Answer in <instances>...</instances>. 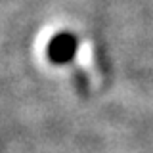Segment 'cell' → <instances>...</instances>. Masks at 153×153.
<instances>
[{
    "mask_svg": "<svg viewBox=\"0 0 153 153\" xmlns=\"http://www.w3.org/2000/svg\"><path fill=\"white\" fill-rule=\"evenodd\" d=\"M79 52V38L71 31H61L50 38L46 46V57L54 65H69Z\"/></svg>",
    "mask_w": 153,
    "mask_h": 153,
    "instance_id": "obj_1",
    "label": "cell"
}]
</instances>
